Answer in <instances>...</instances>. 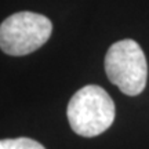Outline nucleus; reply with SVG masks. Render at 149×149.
Listing matches in <instances>:
<instances>
[{"label": "nucleus", "mask_w": 149, "mask_h": 149, "mask_svg": "<svg viewBox=\"0 0 149 149\" xmlns=\"http://www.w3.org/2000/svg\"><path fill=\"white\" fill-rule=\"evenodd\" d=\"M105 72L111 83L123 94L130 97L141 94L146 86L148 64L138 43L124 39L112 44L105 57Z\"/></svg>", "instance_id": "f03ea898"}, {"label": "nucleus", "mask_w": 149, "mask_h": 149, "mask_svg": "<svg viewBox=\"0 0 149 149\" xmlns=\"http://www.w3.org/2000/svg\"><path fill=\"white\" fill-rule=\"evenodd\" d=\"M66 116L74 133L90 138L105 133L111 127L116 116V108L102 87L88 84L70 98Z\"/></svg>", "instance_id": "f257e3e1"}, {"label": "nucleus", "mask_w": 149, "mask_h": 149, "mask_svg": "<svg viewBox=\"0 0 149 149\" xmlns=\"http://www.w3.org/2000/svg\"><path fill=\"white\" fill-rule=\"evenodd\" d=\"M0 149H46L40 142L31 138H8L0 139Z\"/></svg>", "instance_id": "20e7f679"}, {"label": "nucleus", "mask_w": 149, "mask_h": 149, "mask_svg": "<svg viewBox=\"0 0 149 149\" xmlns=\"http://www.w3.org/2000/svg\"><path fill=\"white\" fill-rule=\"evenodd\" d=\"M51 32L53 24L47 17L32 11H19L1 22L0 48L13 57L28 55L46 44Z\"/></svg>", "instance_id": "7ed1b4c3"}]
</instances>
